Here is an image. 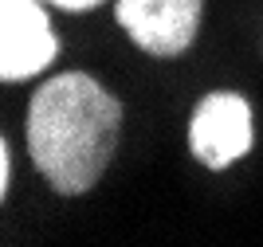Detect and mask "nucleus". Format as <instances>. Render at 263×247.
Masks as SVG:
<instances>
[{
  "label": "nucleus",
  "instance_id": "nucleus-4",
  "mask_svg": "<svg viewBox=\"0 0 263 247\" xmlns=\"http://www.w3.org/2000/svg\"><path fill=\"white\" fill-rule=\"evenodd\" d=\"M118 24L149 55H181L197 40L200 0H118Z\"/></svg>",
  "mask_w": 263,
  "mask_h": 247
},
{
  "label": "nucleus",
  "instance_id": "nucleus-5",
  "mask_svg": "<svg viewBox=\"0 0 263 247\" xmlns=\"http://www.w3.org/2000/svg\"><path fill=\"white\" fill-rule=\"evenodd\" d=\"M44 4H55V8H67V12H83V8H95L99 0H44Z\"/></svg>",
  "mask_w": 263,
  "mask_h": 247
},
{
  "label": "nucleus",
  "instance_id": "nucleus-2",
  "mask_svg": "<svg viewBox=\"0 0 263 247\" xmlns=\"http://www.w3.org/2000/svg\"><path fill=\"white\" fill-rule=\"evenodd\" d=\"M59 55L51 24L40 0H0V79L20 83L51 67Z\"/></svg>",
  "mask_w": 263,
  "mask_h": 247
},
{
  "label": "nucleus",
  "instance_id": "nucleus-3",
  "mask_svg": "<svg viewBox=\"0 0 263 247\" xmlns=\"http://www.w3.org/2000/svg\"><path fill=\"white\" fill-rule=\"evenodd\" d=\"M189 145L204 169H228L252 149V110L240 94H209L193 114Z\"/></svg>",
  "mask_w": 263,
  "mask_h": 247
},
{
  "label": "nucleus",
  "instance_id": "nucleus-1",
  "mask_svg": "<svg viewBox=\"0 0 263 247\" xmlns=\"http://www.w3.org/2000/svg\"><path fill=\"white\" fill-rule=\"evenodd\" d=\"M118 129V98L90 75H59L28 106V153L59 196H83L106 173Z\"/></svg>",
  "mask_w": 263,
  "mask_h": 247
},
{
  "label": "nucleus",
  "instance_id": "nucleus-6",
  "mask_svg": "<svg viewBox=\"0 0 263 247\" xmlns=\"http://www.w3.org/2000/svg\"><path fill=\"white\" fill-rule=\"evenodd\" d=\"M8 145H0V188H8Z\"/></svg>",
  "mask_w": 263,
  "mask_h": 247
}]
</instances>
